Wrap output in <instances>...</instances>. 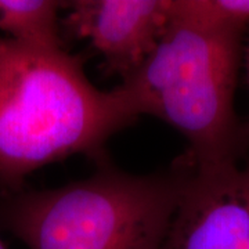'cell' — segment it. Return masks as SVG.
<instances>
[{
    "mask_svg": "<svg viewBox=\"0 0 249 249\" xmlns=\"http://www.w3.org/2000/svg\"><path fill=\"white\" fill-rule=\"evenodd\" d=\"M245 68H247V79H248L249 85V43L245 49ZM247 133H248V140H249V126L247 127Z\"/></svg>",
    "mask_w": 249,
    "mask_h": 249,
    "instance_id": "obj_8",
    "label": "cell"
},
{
    "mask_svg": "<svg viewBox=\"0 0 249 249\" xmlns=\"http://www.w3.org/2000/svg\"><path fill=\"white\" fill-rule=\"evenodd\" d=\"M136 119L115 88H96L64 47L0 35V196L49 163L104 160L108 140Z\"/></svg>",
    "mask_w": 249,
    "mask_h": 249,
    "instance_id": "obj_1",
    "label": "cell"
},
{
    "mask_svg": "<svg viewBox=\"0 0 249 249\" xmlns=\"http://www.w3.org/2000/svg\"><path fill=\"white\" fill-rule=\"evenodd\" d=\"M0 249H7L6 247H4V244H3L1 241H0Z\"/></svg>",
    "mask_w": 249,
    "mask_h": 249,
    "instance_id": "obj_9",
    "label": "cell"
},
{
    "mask_svg": "<svg viewBox=\"0 0 249 249\" xmlns=\"http://www.w3.org/2000/svg\"><path fill=\"white\" fill-rule=\"evenodd\" d=\"M61 25L89 40L108 75L121 80L136 72L154 53L172 22V0H75Z\"/></svg>",
    "mask_w": 249,
    "mask_h": 249,
    "instance_id": "obj_5",
    "label": "cell"
},
{
    "mask_svg": "<svg viewBox=\"0 0 249 249\" xmlns=\"http://www.w3.org/2000/svg\"><path fill=\"white\" fill-rule=\"evenodd\" d=\"M188 162L160 249H249V165Z\"/></svg>",
    "mask_w": 249,
    "mask_h": 249,
    "instance_id": "obj_4",
    "label": "cell"
},
{
    "mask_svg": "<svg viewBox=\"0 0 249 249\" xmlns=\"http://www.w3.org/2000/svg\"><path fill=\"white\" fill-rule=\"evenodd\" d=\"M188 162L133 175L107 158L88 178L0 196V226L29 249H160L178 209Z\"/></svg>",
    "mask_w": 249,
    "mask_h": 249,
    "instance_id": "obj_2",
    "label": "cell"
},
{
    "mask_svg": "<svg viewBox=\"0 0 249 249\" xmlns=\"http://www.w3.org/2000/svg\"><path fill=\"white\" fill-rule=\"evenodd\" d=\"M242 36L172 19L154 53L116 91L136 118H158L183 134L184 154L196 165L238 162L249 142L234 109Z\"/></svg>",
    "mask_w": 249,
    "mask_h": 249,
    "instance_id": "obj_3",
    "label": "cell"
},
{
    "mask_svg": "<svg viewBox=\"0 0 249 249\" xmlns=\"http://www.w3.org/2000/svg\"><path fill=\"white\" fill-rule=\"evenodd\" d=\"M62 7V1L53 0H0V35L27 45L64 47Z\"/></svg>",
    "mask_w": 249,
    "mask_h": 249,
    "instance_id": "obj_6",
    "label": "cell"
},
{
    "mask_svg": "<svg viewBox=\"0 0 249 249\" xmlns=\"http://www.w3.org/2000/svg\"><path fill=\"white\" fill-rule=\"evenodd\" d=\"M172 19L217 34L249 27V0H172Z\"/></svg>",
    "mask_w": 249,
    "mask_h": 249,
    "instance_id": "obj_7",
    "label": "cell"
}]
</instances>
